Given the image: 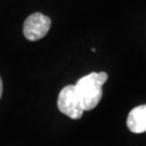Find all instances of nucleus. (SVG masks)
Segmentation results:
<instances>
[{"mask_svg": "<svg viewBox=\"0 0 146 146\" xmlns=\"http://www.w3.org/2000/svg\"><path fill=\"white\" fill-rule=\"evenodd\" d=\"M108 75L105 72L91 73L80 78L75 84L84 110H91L95 108L103 96V84L107 81Z\"/></svg>", "mask_w": 146, "mask_h": 146, "instance_id": "nucleus-1", "label": "nucleus"}, {"mask_svg": "<svg viewBox=\"0 0 146 146\" xmlns=\"http://www.w3.org/2000/svg\"><path fill=\"white\" fill-rule=\"evenodd\" d=\"M58 110L68 116L72 119H80L84 114V108L81 106L75 86L69 84L61 90L58 99Z\"/></svg>", "mask_w": 146, "mask_h": 146, "instance_id": "nucleus-2", "label": "nucleus"}, {"mask_svg": "<svg viewBox=\"0 0 146 146\" xmlns=\"http://www.w3.org/2000/svg\"><path fill=\"white\" fill-rule=\"evenodd\" d=\"M51 27V20L42 13H33L27 17L23 25L24 37L29 41H37L48 34Z\"/></svg>", "mask_w": 146, "mask_h": 146, "instance_id": "nucleus-3", "label": "nucleus"}, {"mask_svg": "<svg viewBox=\"0 0 146 146\" xmlns=\"http://www.w3.org/2000/svg\"><path fill=\"white\" fill-rule=\"evenodd\" d=\"M127 125L133 133L146 132V105L136 106L129 113Z\"/></svg>", "mask_w": 146, "mask_h": 146, "instance_id": "nucleus-4", "label": "nucleus"}, {"mask_svg": "<svg viewBox=\"0 0 146 146\" xmlns=\"http://www.w3.org/2000/svg\"><path fill=\"white\" fill-rule=\"evenodd\" d=\"M1 95H2V80L0 78V99H1Z\"/></svg>", "mask_w": 146, "mask_h": 146, "instance_id": "nucleus-5", "label": "nucleus"}]
</instances>
